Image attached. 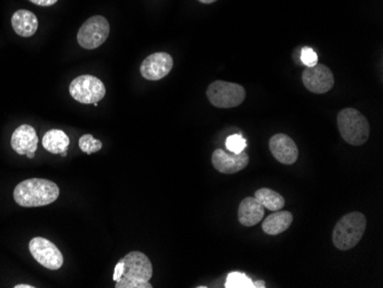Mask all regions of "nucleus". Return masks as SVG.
Listing matches in <instances>:
<instances>
[{
  "instance_id": "f257e3e1",
  "label": "nucleus",
  "mask_w": 383,
  "mask_h": 288,
  "mask_svg": "<svg viewBox=\"0 0 383 288\" xmlns=\"http://www.w3.org/2000/svg\"><path fill=\"white\" fill-rule=\"evenodd\" d=\"M58 185L48 179L31 178L16 185L14 200L22 207H43L58 198Z\"/></svg>"
},
{
  "instance_id": "f03ea898",
  "label": "nucleus",
  "mask_w": 383,
  "mask_h": 288,
  "mask_svg": "<svg viewBox=\"0 0 383 288\" xmlns=\"http://www.w3.org/2000/svg\"><path fill=\"white\" fill-rule=\"evenodd\" d=\"M367 227L364 214L354 212L343 216L333 231V244L339 251H349L356 247L363 238Z\"/></svg>"
},
{
  "instance_id": "7ed1b4c3",
  "label": "nucleus",
  "mask_w": 383,
  "mask_h": 288,
  "mask_svg": "<svg viewBox=\"0 0 383 288\" xmlns=\"http://www.w3.org/2000/svg\"><path fill=\"white\" fill-rule=\"evenodd\" d=\"M337 128L347 143L362 146L369 137V123L363 114L354 108H344L337 114Z\"/></svg>"
},
{
  "instance_id": "20e7f679",
  "label": "nucleus",
  "mask_w": 383,
  "mask_h": 288,
  "mask_svg": "<svg viewBox=\"0 0 383 288\" xmlns=\"http://www.w3.org/2000/svg\"><path fill=\"white\" fill-rule=\"evenodd\" d=\"M211 105L218 108H233L241 105L246 99V90L242 85L231 81H216L207 90Z\"/></svg>"
},
{
  "instance_id": "39448f33",
  "label": "nucleus",
  "mask_w": 383,
  "mask_h": 288,
  "mask_svg": "<svg viewBox=\"0 0 383 288\" xmlns=\"http://www.w3.org/2000/svg\"><path fill=\"white\" fill-rule=\"evenodd\" d=\"M111 26L107 19L101 15H96L85 21L79 28L77 41L85 50H94L107 41Z\"/></svg>"
},
{
  "instance_id": "423d86ee",
  "label": "nucleus",
  "mask_w": 383,
  "mask_h": 288,
  "mask_svg": "<svg viewBox=\"0 0 383 288\" xmlns=\"http://www.w3.org/2000/svg\"><path fill=\"white\" fill-rule=\"evenodd\" d=\"M69 94L81 104H96L101 101L106 96L105 84L96 76H78L71 81Z\"/></svg>"
},
{
  "instance_id": "0eeeda50",
  "label": "nucleus",
  "mask_w": 383,
  "mask_h": 288,
  "mask_svg": "<svg viewBox=\"0 0 383 288\" xmlns=\"http://www.w3.org/2000/svg\"><path fill=\"white\" fill-rule=\"evenodd\" d=\"M29 251L34 259L50 270H58L63 264V257L56 244L45 238H34L29 244Z\"/></svg>"
},
{
  "instance_id": "6e6552de",
  "label": "nucleus",
  "mask_w": 383,
  "mask_h": 288,
  "mask_svg": "<svg viewBox=\"0 0 383 288\" xmlns=\"http://www.w3.org/2000/svg\"><path fill=\"white\" fill-rule=\"evenodd\" d=\"M302 81L307 90L316 94H327L334 86L332 70L322 64L305 68L302 74Z\"/></svg>"
},
{
  "instance_id": "1a4fd4ad",
  "label": "nucleus",
  "mask_w": 383,
  "mask_h": 288,
  "mask_svg": "<svg viewBox=\"0 0 383 288\" xmlns=\"http://www.w3.org/2000/svg\"><path fill=\"white\" fill-rule=\"evenodd\" d=\"M211 161L217 172L226 174V175H232V174L241 172L248 166L249 157L245 151L241 153H232L230 151L217 149L213 153Z\"/></svg>"
},
{
  "instance_id": "9d476101",
  "label": "nucleus",
  "mask_w": 383,
  "mask_h": 288,
  "mask_svg": "<svg viewBox=\"0 0 383 288\" xmlns=\"http://www.w3.org/2000/svg\"><path fill=\"white\" fill-rule=\"evenodd\" d=\"M173 67V56L165 52H158L150 54L143 60L141 66V73L143 79L148 81H160L171 71Z\"/></svg>"
},
{
  "instance_id": "9b49d317",
  "label": "nucleus",
  "mask_w": 383,
  "mask_h": 288,
  "mask_svg": "<svg viewBox=\"0 0 383 288\" xmlns=\"http://www.w3.org/2000/svg\"><path fill=\"white\" fill-rule=\"evenodd\" d=\"M124 278L150 282L153 277V265L147 255L141 252H131L124 257Z\"/></svg>"
},
{
  "instance_id": "f8f14e48",
  "label": "nucleus",
  "mask_w": 383,
  "mask_h": 288,
  "mask_svg": "<svg viewBox=\"0 0 383 288\" xmlns=\"http://www.w3.org/2000/svg\"><path fill=\"white\" fill-rule=\"evenodd\" d=\"M269 147L275 160L286 166L294 164L299 159V149L295 141L287 134H275L270 139Z\"/></svg>"
},
{
  "instance_id": "ddd939ff",
  "label": "nucleus",
  "mask_w": 383,
  "mask_h": 288,
  "mask_svg": "<svg viewBox=\"0 0 383 288\" xmlns=\"http://www.w3.org/2000/svg\"><path fill=\"white\" fill-rule=\"evenodd\" d=\"M11 145L19 155L36 153L39 149V136L35 129L29 124L19 126L12 134Z\"/></svg>"
},
{
  "instance_id": "4468645a",
  "label": "nucleus",
  "mask_w": 383,
  "mask_h": 288,
  "mask_svg": "<svg viewBox=\"0 0 383 288\" xmlns=\"http://www.w3.org/2000/svg\"><path fill=\"white\" fill-rule=\"evenodd\" d=\"M265 208L255 197L243 199L238 209V219L243 227H254L264 217Z\"/></svg>"
},
{
  "instance_id": "2eb2a0df",
  "label": "nucleus",
  "mask_w": 383,
  "mask_h": 288,
  "mask_svg": "<svg viewBox=\"0 0 383 288\" xmlns=\"http://www.w3.org/2000/svg\"><path fill=\"white\" fill-rule=\"evenodd\" d=\"M12 26L14 31L21 37H31L39 29V19L30 11L19 9L13 14Z\"/></svg>"
},
{
  "instance_id": "dca6fc26",
  "label": "nucleus",
  "mask_w": 383,
  "mask_h": 288,
  "mask_svg": "<svg viewBox=\"0 0 383 288\" xmlns=\"http://www.w3.org/2000/svg\"><path fill=\"white\" fill-rule=\"evenodd\" d=\"M292 215L290 212L277 210L264 219L262 227L267 234L278 236L280 233L285 232L292 225Z\"/></svg>"
},
{
  "instance_id": "f3484780",
  "label": "nucleus",
  "mask_w": 383,
  "mask_h": 288,
  "mask_svg": "<svg viewBox=\"0 0 383 288\" xmlns=\"http://www.w3.org/2000/svg\"><path fill=\"white\" fill-rule=\"evenodd\" d=\"M69 144H71V140L67 134L58 129L47 131L43 138L44 149L52 154H61L63 152H67Z\"/></svg>"
},
{
  "instance_id": "a211bd4d",
  "label": "nucleus",
  "mask_w": 383,
  "mask_h": 288,
  "mask_svg": "<svg viewBox=\"0 0 383 288\" xmlns=\"http://www.w3.org/2000/svg\"><path fill=\"white\" fill-rule=\"evenodd\" d=\"M255 198L260 201L264 208L271 212H277L285 207V199L282 198V195L267 187L257 189L255 192Z\"/></svg>"
},
{
  "instance_id": "6ab92c4d",
  "label": "nucleus",
  "mask_w": 383,
  "mask_h": 288,
  "mask_svg": "<svg viewBox=\"0 0 383 288\" xmlns=\"http://www.w3.org/2000/svg\"><path fill=\"white\" fill-rule=\"evenodd\" d=\"M226 288H254V282L241 272H231L228 274Z\"/></svg>"
},
{
  "instance_id": "aec40b11",
  "label": "nucleus",
  "mask_w": 383,
  "mask_h": 288,
  "mask_svg": "<svg viewBox=\"0 0 383 288\" xmlns=\"http://www.w3.org/2000/svg\"><path fill=\"white\" fill-rule=\"evenodd\" d=\"M79 149L86 154L97 153L98 151L103 149V143L100 140L94 139L92 134H84L79 139Z\"/></svg>"
},
{
  "instance_id": "412c9836",
  "label": "nucleus",
  "mask_w": 383,
  "mask_h": 288,
  "mask_svg": "<svg viewBox=\"0 0 383 288\" xmlns=\"http://www.w3.org/2000/svg\"><path fill=\"white\" fill-rule=\"evenodd\" d=\"M226 149L232 153H241L247 147V141L241 134H232L226 139Z\"/></svg>"
},
{
  "instance_id": "4be33fe9",
  "label": "nucleus",
  "mask_w": 383,
  "mask_h": 288,
  "mask_svg": "<svg viewBox=\"0 0 383 288\" xmlns=\"http://www.w3.org/2000/svg\"><path fill=\"white\" fill-rule=\"evenodd\" d=\"M116 288H152L150 282H143V280L128 279L122 277L118 282H116Z\"/></svg>"
},
{
  "instance_id": "5701e85b",
  "label": "nucleus",
  "mask_w": 383,
  "mask_h": 288,
  "mask_svg": "<svg viewBox=\"0 0 383 288\" xmlns=\"http://www.w3.org/2000/svg\"><path fill=\"white\" fill-rule=\"evenodd\" d=\"M301 60L307 67H312L318 64V56L311 47H303L301 51Z\"/></svg>"
},
{
  "instance_id": "b1692460",
  "label": "nucleus",
  "mask_w": 383,
  "mask_h": 288,
  "mask_svg": "<svg viewBox=\"0 0 383 288\" xmlns=\"http://www.w3.org/2000/svg\"><path fill=\"white\" fill-rule=\"evenodd\" d=\"M124 274V262L123 259H121L120 262L117 263L116 267H115L114 277L113 279L115 282H118V280L123 277Z\"/></svg>"
},
{
  "instance_id": "393cba45",
  "label": "nucleus",
  "mask_w": 383,
  "mask_h": 288,
  "mask_svg": "<svg viewBox=\"0 0 383 288\" xmlns=\"http://www.w3.org/2000/svg\"><path fill=\"white\" fill-rule=\"evenodd\" d=\"M29 1L39 5V6H52L58 0H29Z\"/></svg>"
},
{
  "instance_id": "a878e982",
  "label": "nucleus",
  "mask_w": 383,
  "mask_h": 288,
  "mask_svg": "<svg viewBox=\"0 0 383 288\" xmlns=\"http://www.w3.org/2000/svg\"><path fill=\"white\" fill-rule=\"evenodd\" d=\"M267 287V284L264 280H258V282H254V288H265Z\"/></svg>"
},
{
  "instance_id": "bb28decb",
  "label": "nucleus",
  "mask_w": 383,
  "mask_h": 288,
  "mask_svg": "<svg viewBox=\"0 0 383 288\" xmlns=\"http://www.w3.org/2000/svg\"><path fill=\"white\" fill-rule=\"evenodd\" d=\"M199 1H201L202 4H213L217 0H199Z\"/></svg>"
},
{
  "instance_id": "cd10ccee",
  "label": "nucleus",
  "mask_w": 383,
  "mask_h": 288,
  "mask_svg": "<svg viewBox=\"0 0 383 288\" xmlns=\"http://www.w3.org/2000/svg\"><path fill=\"white\" fill-rule=\"evenodd\" d=\"M15 288H34V286L30 285H16Z\"/></svg>"
},
{
  "instance_id": "c85d7f7f",
  "label": "nucleus",
  "mask_w": 383,
  "mask_h": 288,
  "mask_svg": "<svg viewBox=\"0 0 383 288\" xmlns=\"http://www.w3.org/2000/svg\"><path fill=\"white\" fill-rule=\"evenodd\" d=\"M26 157H29V159H34V157H35V153H28V154H26Z\"/></svg>"
},
{
  "instance_id": "c756f323",
  "label": "nucleus",
  "mask_w": 383,
  "mask_h": 288,
  "mask_svg": "<svg viewBox=\"0 0 383 288\" xmlns=\"http://www.w3.org/2000/svg\"><path fill=\"white\" fill-rule=\"evenodd\" d=\"M60 155H61V157H67V152H63V153H61V154Z\"/></svg>"
}]
</instances>
